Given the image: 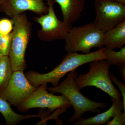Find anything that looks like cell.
<instances>
[{
    "instance_id": "1",
    "label": "cell",
    "mask_w": 125,
    "mask_h": 125,
    "mask_svg": "<svg viewBox=\"0 0 125 125\" xmlns=\"http://www.w3.org/2000/svg\"><path fill=\"white\" fill-rule=\"evenodd\" d=\"M104 59V47L87 54H79L78 52H68L60 64L52 71L41 74L35 71H29L25 73L30 84L35 88L41 84L50 83L53 87L59 84L61 78L73 70L91 62Z\"/></svg>"
},
{
    "instance_id": "2",
    "label": "cell",
    "mask_w": 125,
    "mask_h": 125,
    "mask_svg": "<svg viewBox=\"0 0 125 125\" xmlns=\"http://www.w3.org/2000/svg\"><path fill=\"white\" fill-rule=\"evenodd\" d=\"M76 70L69 72L66 78L60 84L55 87H47V88L52 93L62 94L73 107L74 115L67 120V124L74 123L86 112L99 113L100 108L107 106L106 103L92 101L81 94L75 83V78L78 75Z\"/></svg>"
},
{
    "instance_id": "3",
    "label": "cell",
    "mask_w": 125,
    "mask_h": 125,
    "mask_svg": "<svg viewBox=\"0 0 125 125\" xmlns=\"http://www.w3.org/2000/svg\"><path fill=\"white\" fill-rule=\"evenodd\" d=\"M12 20L13 28L8 56L13 71H24L27 68L25 52L31 37L32 24L25 13L15 16Z\"/></svg>"
},
{
    "instance_id": "4",
    "label": "cell",
    "mask_w": 125,
    "mask_h": 125,
    "mask_svg": "<svg viewBox=\"0 0 125 125\" xmlns=\"http://www.w3.org/2000/svg\"><path fill=\"white\" fill-rule=\"evenodd\" d=\"M104 33L93 23L72 27L64 39L65 51L87 54L93 48H102Z\"/></svg>"
},
{
    "instance_id": "5",
    "label": "cell",
    "mask_w": 125,
    "mask_h": 125,
    "mask_svg": "<svg viewBox=\"0 0 125 125\" xmlns=\"http://www.w3.org/2000/svg\"><path fill=\"white\" fill-rule=\"evenodd\" d=\"M90 70L86 74H78L75 83L80 90L87 86H94L102 90L112 98L121 99L122 95L113 84L109 74L110 65L103 59L89 62Z\"/></svg>"
},
{
    "instance_id": "6",
    "label": "cell",
    "mask_w": 125,
    "mask_h": 125,
    "mask_svg": "<svg viewBox=\"0 0 125 125\" xmlns=\"http://www.w3.org/2000/svg\"><path fill=\"white\" fill-rule=\"evenodd\" d=\"M48 7L47 13L34 18V21L41 25L37 33L38 38L44 42L64 40L72 28V24L59 20L54 8V0H46Z\"/></svg>"
},
{
    "instance_id": "7",
    "label": "cell",
    "mask_w": 125,
    "mask_h": 125,
    "mask_svg": "<svg viewBox=\"0 0 125 125\" xmlns=\"http://www.w3.org/2000/svg\"><path fill=\"white\" fill-rule=\"evenodd\" d=\"M47 84H41L18 107L19 111L26 112L36 108H47L51 112L58 110L64 113L71 105L62 95L57 96L49 93Z\"/></svg>"
},
{
    "instance_id": "8",
    "label": "cell",
    "mask_w": 125,
    "mask_h": 125,
    "mask_svg": "<svg viewBox=\"0 0 125 125\" xmlns=\"http://www.w3.org/2000/svg\"><path fill=\"white\" fill-rule=\"evenodd\" d=\"M94 8V24L104 32L125 21V4L113 0H96Z\"/></svg>"
},
{
    "instance_id": "9",
    "label": "cell",
    "mask_w": 125,
    "mask_h": 125,
    "mask_svg": "<svg viewBox=\"0 0 125 125\" xmlns=\"http://www.w3.org/2000/svg\"><path fill=\"white\" fill-rule=\"evenodd\" d=\"M36 88L29 83L23 71H14L9 83L0 92V97L18 107Z\"/></svg>"
},
{
    "instance_id": "10",
    "label": "cell",
    "mask_w": 125,
    "mask_h": 125,
    "mask_svg": "<svg viewBox=\"0 0 125 125\" xmlns=\"http://www.w3.org/2000/svg\"><path fill=\"white\" fill-rule=\"evenodd\" d=\"M44 0H4L0 5V10L11 18L30 10L41 16L47 13L48 7Z\"/></svg>"
},
{
    "instance_id": "11",
    "label": "cell",
    "mask_w": 125,
    "mask_h": 125,
    "mask_svg": "<svg viewBox=\"0 0 125 125\" xmlns=\"http://www.w3.org/2000/svg\"><path fill=\"white\" fill-rule=\"evenodd\" d=\"M113 102L111 107L108 110L102 113H100L95 116L91 117L87 119L80 117L76 120L74 122L75 125H100L106 124L113 118L120 111L124 109L123 101L118 100L112 98Z\"/></svg>"
},
{
    "instance_id": "12",
    "label": "cell",
    "mask_w": 125,
    "mask_h": 125,
    "mask_svg": "<svg viewBox=\"0 0 125 125\" xmlns=\"http://www.w3.org/2000/svg\"><path fill=\"white\" fill-rule=\"evenodd\" d=\"M60 6L64 22L72 24L81 18L85 0H54Z\"/></svg>"
},
{
    "instance_id": "13",
    "label": "cell",
    "mask_w": 125,
    "mask_h": 125,
    "mask_svg": "<svg viewBox=\"0 0 125 125\" xmlns=\"http://www.w3.org/2000/svg\"><path fill=\"white\" fill-rule=\"evenodd\" d=\"M103 46L110 49L120 48L125 45V21L105 32Z\"/></svg>"
},
{
    "instance_id": "14",
    "label": "cell",
    "mask_w": 125,
    "mask_h": 125,
    "mask_svg": "<svg viewBox=\"0 0 125 125\" xmlns=\"http://www.w3.org/2000/svg\"><path fill=\"white\" fill-rule=\"evenodd\" d=\"M0 113L2 114L5 121V125H15L20 122L34 117L41 118L42 114L20 115L15 112L12 109L10 105L7 101L0 97Z\"/></svg>"
},
{
    "instance_id": "15",
    "label": "cell",
    "mask_w": 125,
    "mask_h": 125,
    "mask_svg": "<svg viewBox=\"0 0 125 125\" xmlns=\"http://www.w3.org/2000/svg\"><path fill=\"white\" fill-rule=\"evenodd\" d=\"M13 72L9 56H2L0 59V92L9 83Z\"/></svg>"
},
{
    "instance_id": "16",
    "label": "cell",
    "mask_w": 125,
    "mask_h": 125,
    "mask_svg": "<svg viewBox=\"0 0 125 125\" xmlns=\"http://www.w3.org/2000/svg\"><path fill=\"white\" fill-rule=\"evenodd\" d=\"M116 52L113 49L104 47V59L109 65L119 67L125 64V47Z\"/></svg>"
},
{
    "instance_id": "17",
    "label": "cell",
    "mask_w": 125,
    "mask_h": 125,
    "mask_svg": "<svg viewBox=\"0 0 125 125\" xmlns=\"http://www.w3.org/2000/svg\"><path fill=\"white\" fill-rule=\"evenodd\" d=\"M12 33L4 35L0 33V52L4 56L9 55Z\"/></svg>"
},
{
    "instance_id": "18",
    "label": "cell",
    "mask_w": 125,
    "mask_h": 125,
    "mask_svg": "<svg viewBox=\"0 0 125 125\" xmlns=\"http://www.w3.org/2000/svg\"><path fill=\"white\" fill-rule=\"evenodd\" d=\"M13 23L12 19H3L0 20V33L7 35L13 31Z\"/></svg>"
},
{
    "instance_id": "19",
    "label": "cell",
    "mask_w": 125,
    "mask_h": 125,
    "mask_svg": "<svg viewBox=\"0 0 125 125\" xmlns=\"http://www.w3.org/2000/svg\"><path fill=\"white\" fill-rule=\"evenodd\" d=\"M111 120H109L106 123V125H125V112L122 111L117 112Z\"/></svg>"
},
{
    "instance_id": "20",
    "label": "cell",
    "mask_w": 125,
    "mask_h": 125,
    "mask_svg": "<svg viewBox=\"0 0 125 125\" xmlns=\"http://www.w3.org/2000/svg\"><path fill=\"white\" fill-rule=\"evenodd\" d=\"M109 76L112 82H113L115 84L119 89L121 91L122 96L123 97V106H124V109L125 110V83H122L121 82L118 80L115 76L113 74L111 73H109Z\"/></svg>"
},
{
    "instance_id": "21",
    "label": "cell",
    "mask_w": 125,
    "mask_h": 125,
    "mask_svg": "<svg viewBox=\"0 0 125 125\" xmlns=\"http://www.w3.org/2000/svg\"><path fill=\"white\" fill-rule=\"evenodd\" d=\"M119 70L123 78L124 83H125V64L119 66Z\"/></svg>"
},
{
    "instance_id": "22",
    "label": "cell",
    "mask_w": 125,
    "mask_h": 125,
    "mask_svg": "<svg viewBox=\"0 0 125 125\" xmlns=\"http://www.w3.org/2000/svg\"><path fill=\"white\" fill-rule=\"evenodd\" d=\"M113 0L125 4V0Z\"/></svg>"
},
{
    "instance_id": "23",
    "label": "cell",
    "mask_w": 125,
    "mask_h": 125,
    "mask_svg": "<svg viewBox=\"0 0 125 125\" xmlns=\"http://www.w3.org/2000/svg\"><path fill=\"white\" fill-rule=\"evenodd\" d=\"M4 56L0 52V59L2 57V56Z\"/></svg>"
},
{
    "instance_id": "24",
    "label": "cell",
    "mask_w": 125,
    "mask_h": 125,
    "mask_svg": "<svg viewBox=\"0 0 125 125\" xmlns=\"http://www.w3.org/2000/svg\"><path fill=\"white\" fill-rule=\"evenodd\" d=\"M4 0H0V5L3 2Z\"/></svg>"
}]
</instances>
